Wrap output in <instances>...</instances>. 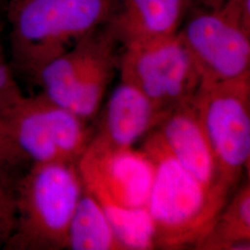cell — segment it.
I'll list each match as a JSON object with an SVG mask.
<instances>
[{
	"instance_id": "cell-16",
	"label": "cell",
	"mask_w": 250,
	"mask_h": 250,
	"mask_svg": "<svg viewBox=\"0 0 250 250\" xmlns=\"http://www.w3.org/2000/svg\"><path fill=\"white\" fill-rule=\"evenodd\" d=\"M6 58H0V116H6L24 99Z\"/></svg>"
},
{
	"instance_id": "cell-22",
	"label": "cell",
	"mask_w": 250,
	"mask_h": 250,
	"mask_svg": "<svg viewBox=\"0 0 250 250\" xmlns=\"http://www.w3.org/2000/svg\"><path fill=\"white\" fill-rule=\"evenodd\" d=\"M2 242H4V240H3V238H2V236H1V234H0V249H1V247H2Z\"/></svg>"
},
{
	"instance_id": "cell-2",
	"label": "cell",
	"mask_w": 250,
	"mask_h": 250,
	"mask_svg": "<svg viewBox=\"0 0 250 250\" xmlns=\"http://www.w3.org/2000/svg\"><path fill=\"white\" fill-rule=\"evenodd\" d=\"M111 0H13L9 5L13 72L33 83L50 62L107 21Z\"/></svg>"
},
{
	"instance_id": "cell-19",
	"label": "cell",
	"mask_w": 250,
	"mask_h": 250,
	"mask_svg": "<svg viewBox=\"0 0 250 250\" xmlns=\"http://www.w3.org/2000/svg\"><path fill=\"white\" fill-rule=\"evenodd\" d=\"M14 223L13 194L6 186L0 173V234L5 241L12 230Z\"/></svg>"
},
{
	"instance_id": "cell-21",
	"label": "cell",
	"mask_w": 250,
	"mask_h": 250,
	"mask_svg": "<svg viewBox=\"0 0 250 250\" xmlns=\"http://www.w3.org/2000/svg\"><path fill=\"white\" fill-rule=\"evenodd\" d=\"M0 58H5V54H4V50H3L1 43H0Z\"/></svg>"
},
{
	"instance_id": "cell-5",
	"label": "cell",
	"mask_w": 250,
	"mask_h": 250,
	"mask_svg": "<svg viewBox=\"0 0 250 250\" xmlns=\"http://www.w3.org/2000/svg\"><path fill=\"white\" fill-rule=\"evenodd\" d=\"M224 185L232 189L250 170V72L202 82L192 99Z\"/></svg>"
},
{
	"instance_id": "cell-14",
	"label": "cell",
	"mask_w": 250,
	"mask_h": 250,
	"mask_svg": "<svg viewBox=\"0 0 250 250\" xmlns=\"http://www.w3.org/2000/svg\"><path fill=\"white\" fill-rule=\"evenodd\" d=\"M66 250H125L99 201L84 187L69 226Z\"/></svg>"
},
{
	"instance_id": "cell-18",
	"label": "cell",
	"mask_w": 250,
	"mask_h": 250,
	"mask_svg": "<svg viewBox=\"0 0 250 250\" xmlns=\"http://www.w3.org/2000/svg\"><path fill=\"white\" fill-rule=\"evenodd\" d=\"M217 9L234 24L250 33V0H225Z\"/></svg>"
},
{
	"instance_id": "cell-20",
	"label": "cell",
	"mask_w": 250,
	"mask_h": 250,
	"mask_svg": "<svg viewBox=\"0 0 250 250\" xmlns=\"http://www.w3.org/2000/svg\"><path fill=\"white\" fill-rule=\"evenodd\" d=\"M225 0H194V4L195 2H197V6L207 8V9H217L219 8Z\"/></svg>"
},
{
	"instance_id": "cell-13",
	"label": "cell",
	"mask_w": 250,
	"mask_h": 250,
	"mask_svg": "<svg viewBox=\"0 0 250 250\" xmlns=\"http://www.w3.org/2000/svg\"><path fill=\"white\" fill-rule=\"evenodd\" d=\"M199 250H250V179L226 202L204 237Z\"/></svg>"
},
{
	"instance_id": "cell-11",
	"label": "cell",
	"mask_w": 250,
	"mask_h": 250,
	"mask_svg": "<svg viewBox=\"0 0 250 250\" xmlns=\"http://www.w3.org/2000/svg\"><path fill=\"white\" fill-rule=\"evenodd\" d=\"M172 156L208 188H224L211 148L192 100L166 110L154 128Z\"/></svg>"
},
{
	"instance_id": "cell-4",
	"label": "cell",
	"mask_w": 250,
	"mask_h": 250,
	"mask_svg": "<svg viewBox=\"0 0 250 250\" xmlns=\"http://www.w3.org/2000/svg\"><path fill=\"white\" fill-rule=\"evenodd\" d=\"M119 45L106 22L93 30L44 68L41 81L47 96L89 122L118 69Z\"/></svg>"
},
{
	"instance_id": "cell-12",
	"label": "cell",
	"mask_w": 250,
	"mask_h": 250,
	"mask_svg": "<svg viewBox=\"0 0 250 250\" xmlns=\"http://www.w3.org/2000/svg\"><path fill=\"white\" fill-rule=\"evenodd\" d=\"M161 111L133 85L122 82L111 94L89 143L130 148L159 124Z\"/></svg>"
},
{
	"instance_id": "cell-7",
	"label": "cell",
	"mask_w": 250,
	"mask_h": 250,
	"mask_svg": "<svg viewBox=\"0 0 250 250\" xmlns=\"http://www.w3.org/2000/svg\"><path fill=\"white\" fill-rule=\"evenodd\" d=\"M4 120L19 150L32 164H76L94 133L88 122L54 103L41 92L25 96Z\"/></svg>"
},
{
	"instance_id": "cell-8",
	"label": "cell",
	"mask_w": 250,
	"mask_h": 250,
	"mask_svg": "<svg viewBox=\"0 0 250 250\" xmlns=\"http://www.w3.org/2000/svg\"><path fill=\"white\" fill-rule=\"evenodd\" d=\"M179 34L200 72L202 82L230 80L250 72V33L217 9H190Z\"/></svg>"
},
{
	"instance_id": "cell-15",
	"label": "cell",
	"mask_w": 250,
	"mask_h": 250,
	"mask_svg": "<svg viewBox=\"0 0 250 250\" xmlns=\"http://www.w3.org/2000/svg\"><path fill=\"white\" fill-rule=\"evenodd\" d=\"M99 203L125 250L156 249L154 224L146 208H125L107 202Z\"/></svg>"
},
{
	"instance_id": "cell-10",
	"label": "cell",
	"mask_w": 250,
	"mask_h": 250,
	"mask_svg": "<svg viewBox=\"0 0 250 250\" xmlns=\"http://www.w3.org/2000/svg\"><path fill=\"white\" fill-rule=\"evenodd\" d=\"M194 0H111L106 25L123 47L177 34Z\"/></svg>"
},
{
	"instance_id": "cell-6",
	"label": "cell",
	"mask_w": 250,
	"mask_h": 250,
	"mask_svg": "<svg viewBox=\"0 0 250 250\" xmlns=\"http://www.w3.org/2000/svg\"><path fill=\"white\" fill-rule=\"evenodd\" d=\"M121 81L149 99L161 111L191 101L202 83L200 72L183 38L173 36L123 47Z\"/></svg>"
},
{
	"instance_id": "cell-3",
	"label": "cell",
	"mask_w": 250,
	"mask_h": 250,
	"mask_svg": "<svg viewBox=\"0 0 250 250\" xmlns=\"http://www.w3.org/2000/svg\"><path fill=\"white\" fill-rule=\"evenodd\" d=\"M83 190L76 164L33 163L13 194L14 223L4 241L11 250H62Z\"/></svg>"
},
{
	"instance_id": "cell-9",
	"label": "cell",
	"mask_w": 250,
	"mask_h": 250,
	"mask_svg": "<svg viewBox=\"0 0 250 250\" xmlns=\"http://www.w3.org/2000/svg\"><path fill=\"white\" fill-rule=\"evenodd\" d=\"M76 166L83 187L99 202L146 208L155 168L142 149L106 148L89 143Z\"/></svg>"
},
{
	"instance_id": "cell-17",
	"label": "cell",
	"mask_w": 250,
	"mask_h": 250,
	"mask_svg": "<svg viewBox=\"0 0 250 250\" xmlns=\"http://www.w3.org/2000/svg\"><path fill=\"white\" fill-rule=\"evenodd\" d=\"M26 162V159L12 140L4 118L0 116V173L14 170Z\"/></svg>"
},
{
	"instance_id": "cell-1",
	"label": "cell",
	"mask_w": 250,
	"mask_h": 250,
	"mask_svg": "<svg viewBox=\"0 0 250 250\" xmlns=\"http://www.w3.org/2000/svg\"><path fill=\"white\" fill-rule=\"evenodd\" d=\"M151 160L155 174L146 208L155 228L156 249L197 247L220 213L230 191L208 188L172 156L156 129L141 148Z\"/></svg>"
},
{
	"instance_id": "cell-23",
	"label": "cell",
	"mask_w": 250,
	"mask_h": 250,
	"mask_svg": "<svg viewBox=\"0 0 250 250\" xmlns=\"http://www.w3.org/2000/svg\"><path fill=\"white\" fill-rule=\"evenodd\" d=\"M10 1H13V0H10Z\"/></svg>"
}]
</instances>
